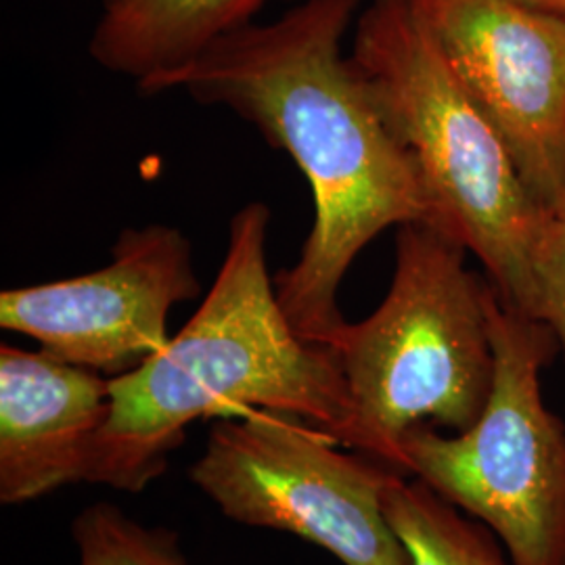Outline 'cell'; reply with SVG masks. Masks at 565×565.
Wrapping results in <instances>:
<instances>
[{"label": "cell", "mask_w": 565, "mask_h": 565, "mask_svg": "<svg viewBox=\"0 0 565 565\" xmlns=\"http://www.w3.org/2000/svg\"><path fill=\"white\" fill-rule=\"evenodd\" d=\"M494 377L482 415L461 434L413 427L408 476L488 525L515 565H565V424L541 373L559 343L548 324L507 306L486 279Z\"/></svg>", "instance_id": "5b68a950"}, {"label": "cell", "mask_w": 565, "mask_h": 565, "mask_svg": "<svg viewBox=\"0 0 565 565\" xmlns=\"http://www.w3.org/2000/svg\"><path fill=\"white\" fill-rule=\"evenodd\" d=\"M338 446L300 417L254 408L212 425L189 478L237 524L296 534L343 565H408L384 509L401 471Z\"/></svg>", "instance_id": "8992f818"}, {"label": "cell", "mask_w": 565, "mask_h": 565, "mask_svg": "<svg viewBox=\"0 0 565 565\" xmlns=\"http://www.w3.org/2000/svg\"><path fill=\"white\" fill-rule=\"evenodd\" d=\"M200 291L193 243L181 228H124L111 260L99 270L4 289L0 327L114 380L139 369L170 342V310Z\"/></svg>", "instance_id": "52a82bcc"}, {"label": "cell", "mask_w": 565, "mask_h": 565, "mask_svg": "<svg viewBox=\"0 0 565 565\" xmlns=\"http://www.w3.org/2000/svg\"><path fill=\"white\" fill-rule=\"evenodd\" d=\"M350 60L419 172L431 226L484 264L507 306L534 319L536 256L551 210L530 193L413 0H371Z\"/></svg>", "instance_id": "3957f363"}, {"label": "cell", "mask_w": 565, "mask_h": 565, "mask_svg": "<svg viewBox=\"0 0 565 565\" xmlns=\"http://www.w3.org/2000/svg\"><path fill=\"white\" fill-rule=\"evenodd\" d=\"M536 321L551 327L565 356V202L551 210L536 256Z\"/></svg>", "instance_id": "4fadbf2b"}, {"label": "cell", "mask_w": 565, "mask_h": 565, "mask_svg": "<svg viewBox=\"0 0 565 565\" xmlns=\"http://www.w3.org/2000/svg\"><path fill=\"white\" fill-rule=\"evenodd\" d=\"M268 2L275 0H121L105 7L88 53L141 90L252 25Z\"/></svg>", "instance_id": "30bf717a"}, {"label": "cell", "mask_w": 565, "mask_h": 565, "mask_svg": "<svg viewBox=\"0 0 565 565\" xmlns=\"http://www.w3.org/2000/svg\"><path fill=\"white\" fill-rule=\"evenodd\" d=\"M118 2H121V0H103L105 7H111V4H118Z\"/></svg>", "instance_id": "9a60e30c"}, {"label": "cell", "mask_w": 565, "mask_h": 565, "mask_svg": "<svg viewBox=\"0 0 565 565\" xmlns=\"http://www.w3.org/2000/svg\"><path fill=\"white\" fill-rule=\"evenodd\" d=\"M363 9L364 0H300L279 20L224 36L139 90H182L226 107L300 168L315 221L275 291L294 331L323 348L345 323L338 294L356 256L390 226L431 224L415 163L343 55V36Z\"/></svg>", "instance_id": "6da1fadb"}, {"label": "cell", "mask_w": 565, "mask_h": 565, "mask_svg": "<svg viewBox=\"0 0 565 565\" xmlns=\"http://www.w3.org/2000/svg\"><path fill=\"white\" fill-rule=\"evenodd\" d=\"M524 2L536 7V9H543V11L565 18V0H524Z\"/></svg>", "instance_id": "5bb4252c"}, {"label": "cell", "mask_w": 565, "mask_h": 565, "mask_svg": "<svg viewBox=\"0 0 565 565\" xmlns=\"http://www.w3.org/2000/svg\"><path fill=\"white\" fill-rule=\"evenodd\" d=\"M270 210L239 207L221 270L198 312L147 363L111 380V411L88 484L141 492L200 419L263 408L300 417L373 459L335 354L303 342L277 300L266 263Z\"/></svg>", "instance_id": "7a4b0ae2"}, {"label": "cell", "mask_w": 565, "mask_h": 565, "mask_svg": "<svg viewBox=\"0 0 565 565\" xmlns=\"http://www.w3.org/2000/svg\"><path fill=\"white\" fill-rule=\"evenodd\" d=\"M465 254L431 224L398 226L384 302L329 343L373 459L406 476L404 436L419 425L467 431L492 390L486 281L467 270Z\"/></svg>", "instance_id": "277c9868"}, {"label": "cell", "mask_w": 565, "mask_h": 565, "mask_svg": "<svg viewBox=\"0 0 565 565\" xmlns=\"http://www.w3.org/2000/svg\"><path fill=\"white\" fill-rule=\"evenodd\" d=\"M111 380L39 350L0 345V503L86 482Z\"/></svg>", "instance_id": "9c48e42d"}, {"label": "cell", "mask_w": 565, "mask_h": 565, "mask_svg": "<svg viewBox=\"0 0 565 565\" xmlns=\"http://www.w3.org/2000/svg\"><path fill=\"white\" fill-rule=\"evenodd\" d=\"M384 509L408 565H515L488 525L413 476H394Z\"/></svg>", "instance_id": "8fae6325"}, {"label": "cell", "mask_w": 565, "mask_h": 565, "mask_svg": "<svg viewBox=\"0 0 565 565\" xmlns=\"http://www.w3.org/2000/svg\"><path fill=\"white\" fill-rule=\"evenodd\" d=\"M72 536L81 565H186L177 532L147 527L109 503L81 511Z\"/></svg>", "instance_id": "7c38bea8"}, {"label": "cell", "mask_w": 565, "mask_h": 565, "mask_svg": "<svg viewBox=\"0 0 565 565\" xmlns=\"http://www.w3.org/2000/svg\"><path fill=\"white\" fill-rule=\"evenodd\" d=\"M530 193L565 202V18L524 0H413Z\"/></svg>", "instance_id": "ba28073f"}]
</instances>
